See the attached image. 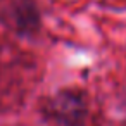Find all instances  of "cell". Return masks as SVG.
Wrapping results in <instances>:
<instances>
[{
  "instance_id": "obj_1",
  "label": "cell",
  "mask_w": 126,
  "mask_h": 126,
  "mask_svg": "<svg viewBox=\"0 0 126 126\" xmlns=\"http://www.w3.org/2000/svg\"><path fill=\"white\" fill-rule=\"evenodd\" d=\"M48 117L55 119L62 126H81L86 117V102L79 92L61 90L45 105Z\"/></svg>"
}]
</instances>
